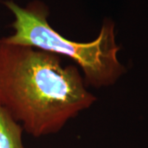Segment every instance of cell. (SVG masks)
Returning a JSON list of instances; mask_svg holds the SVG:
<instances>
[{
    "mask_svg": "<svg viewBox=\"0 0 148 148\" xmlns=\"http://www.w3.org/2000/svg\"><path fill=\"white\" fill-rule=\"evenodd\" d=\"M76 65L0 39V106L35 138L57 133L96 97Z\"/></svg>",
    "mask_w": 148,
    "mask_h": 148,
    "instance_id": "6da1fadb",
    "label": "cell"
},
{
    "mask_svg": "<svg viewBox=\"0 0 148 148\" xmlns=\"http://www.w3.org/2000/svg\"><path fill=\"white\" fill-rule=\"evenodd\" d=\"M23 131L21 125L0 106V148H26Z\"/></svg>",
    "mask_w": 148,
    "mask_h": 148,
    "instance_id": "3957f363",
    "label": "cell"
},
{
    "mask_svg": "<svg viewBox=\"0 0 148 148\" xmlns=\"http://www.w3.org/2000/svg\"><path fill=\"white\" fill-rule=\"evenodd\" d=\"M14 16L13 33L3 40L37 49L73 61L82 69L87 86L101 88L114 84L125 73L118 59L120 47L115 40L114 23L106 19L97 37L90 42H76L63 36L48 21L49 8L40 1L21 7L12 0L3 2Z\"/></svg>",
    "mask_w": 148,
    "mask_h": 148,
    "instance_id": "7a4b0ae2",
    "label": "cell"
}]
</instances>
